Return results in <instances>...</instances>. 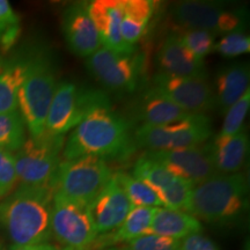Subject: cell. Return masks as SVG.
Listing matches in <instances>:
<instances>
[{
    "instance_id": "23",
    "label": "cell",
    "mask_w": 250,
    "mask_h": 250,
    "mask_svg": "<svg viewBox=\"0 0 250 250\" xmlns=\"http://www.w3.org/2000/svg\"><path fill=\"white\" fill-rule=\"evenodd\" d=\"M27 72V58L4 62L0 70V114L18 110L19 90Z\"/></svg>"
},
{
    "instance_id": "37",
    "label": "cell",
    "mask_w": 250,
    "mask_h": 250,
    "mask_svg": "<svg viewBox=\"0 0 250 250\" xmlns=\"http://www.w3.org/2000/svg\"><path fill=\"white\" fill-rule=\"evenodd\" d=\"M1 36H2V31L0 29V41H1Z\"/></svg>"
},
{
    "instance_id": "21",
    "label": "cell",
    "mask_w": 250,
    "mask_h": 250,
    "mask_svg": "<svg viewBox=\"0 0 250 250\" xmlns=\"http://www.w3.org/2000/svg\"><path fill=\"white\" fill-rule=\"evenodd\" d=\"M156 208H132L125 218L123 224L117 229L107 233V235L98 236L92 247L100 246L101 248L127 243L136 237L148 234L149 225Z\"/></svg>"
},
{
    "instance_id": "3",
    "label": "cell",
    "mask_w": 250,
    "mask_h": 250,
    "mask_svg": "<svg viewBox=\"0 0 250 250\" xmlns=\"http://www.w3.org/2000/svg\"><path fill=\"white\" fill-rule=\"evenodd\" d=\"M247 195L245 174H217L193 187L188 213L206 223L228 224L247 210Z\"/></svg>"
},
{
    "instance_id": "9",
    "label": "cell",
    "mask_w": 250,
    "mask_h": 250,
    "mask_svg": "<svg viewBox=\"0 0 250 250\" xmlns=\"http://www.w3.org/2000/svg\"><path fill=\"white\" fill-rule=\"evenodd\" d=\"M89 73L105 88L133 92L143 74L144 59L136 52H116L100 48L87 58Z\"/></svg>"
},
{
    "instance_id": "14",
    "label": "cell",
    "mask_w": 250,
    "mask_h": 250,
    "mask_svg": "<svg viewBox=\"0 0 250 250\" xmlns=\"http://www.w3.org/2000/svg\"><path fill=\"white\" fill-rule=\"evenodd\" d=\"M132 208L118 182L116 175L112 174L105 187L100 192L92 206V214L98 234H107L117 229Z\"/></svg>"
},
{
    "instance_id": "20",
    "label": "cell",
    "mask_w": 250,
    "mask_h": 250,
    "mask_svg": "<svg viewBox=\"0 0 250 250\" xmlns=\"http://www.w3.org/2000/svg\"><path fill=\"white\" fill-rule=\"evenodd\" d=\"M249 66L245 62L229 65L219 72L215 103L221 111L226 112L249 89Z\"/></svg>"
},
{
    "instance_id": "34",
    "label": "cell",
    "mask_w": 250,
    "mask_h": 250,
    "mask_svg": "<svg viewBox=\"0 0 250 250\" xmlns=\"http://www.w3.org/2000/svg\"><path fill=\"white\" fill-rule=\"evenodd\" d=\"M20 27V18L13 11L7 0H0V29L6 30Z\"/></svg>"
},
{
    "instance_id": "4",
    "label": "cell",
    "mask_w": 250,
    "mask_h": 250,
    "mask_svg": "<svg viewBox=\"0 0 250 250\" xmlns=\"http://www.w3.org/2000/svg\"><path fill=\"white\" fill-rule=\"evenodd\" d=\"M56 70L48 54L37 51L27 57V72L19 90V108L30 137L45 132L50 103L57 87Z\"/></svg>"
},
{
    "instance_id": "18",
    "label": "cell",
    "mask_w": 250,
    "mask_h": 250,
    "mask_svg": "<svg viewBox=\"0 0 250 250\" xmlns=\"http://www.w3.org/2000/svg\"><path fill=\"white\" fill-rule=\"evenodd\" d=\"M202 224L191 214L183 211L156 208L149 225L148 234L181 240L202 232Z\"/></svg>"
},
{
    "instance_id": "33",
    "label": "cell",
    "mask_w": 250,
    "mask_h": 250,
    "mask_svg": "<svg viewBox=\"0 0 250 250\" xmlns=\"http://www.w3.org/2000/svg\"><path fill=\"white\" fill-rule=\"evenodd\" d=\"M181 250H219V247L210 237L196 233L181 241Z\"/></svg>"
},
{
    "instance_id": "7",
    "label": "cell",
    "mask_w": 250,
    "mask_h": 250,
    "mask_svg": "<svg viewBox=\"0 0 250 250\" xmlns=\"http://www.w3.org/2000/svg\"><path fill=\"white\" fill-rule=\"evenodd\" d=\"M64 136L49 132L30 137L14 154L18 180L23 186H52L61 165Z\"/></svg>"
},
{
    "instance_id": "26",
    "label": "cell",
    "mask_w": 250,
    "mask_h": 250,
    "mask_svg": "<svg viewBox=\"0 0 250 250\" xmlns=\"http://www.w3.org/2000/svg\"><path fill=\"white\" fill-rule=\"evenodd\" d=\"M26 142V125L20 111L0 114V148L17 152Z\"/></svg>"
},
{
    "instance_id": "17",
    "label": "cell",
    "mask_w": 250,
    "mask_h": 250,
    "mask_svg": "<svg viewBox=\"0 0 250 250\" xmlns=\"http://www.w3.org/2000/svg\"><path fill=\"white\" fill-rule=\"evenodd\" d=\"M208 147L217 173L235 174L245 166L249 152V137L245 129L233 136L218 134Z\"/></svg>"
},
{
    "instance_id": "25",
    "label": "cell",
    "mask_w": 250,
    "mask_h": 250,
    "mask_svg": "<svg viewBox=\"0 0 250 250\" xmlns=\"http://www.w3.org/2000/svg\"><path fill=\"white\" fill-rule=\"evenodd\" d=\"M132 173L133 177L147 184L158 195L159 199L167 195L180 180L179 176H175L167 168L146 154L137 159Z\"/></svg>"
},
{
    "instance_id": "22",
    "label": "cell",
    "mask_w": 250,
    "mask_h": 250,
    "mask_svg": "<svg viewBox=\"0 0 250 250\" xmlns=\"http://www.w3.org/2000/svg\"><path fill=\"white\" fill-rule=\"evenodd\" d=\"M154 2L151 0H122L121 33L124 42L134 46L146 33Z\"/></svg>"
},
{
    "instance_id": "38",
    "label": "cell",
    "mask_w": 250,
    "mask_h": 250,
    "mask_svg": "<svg viewBox=\"0 0 250 250\" xmlns=\"http://www.w3.org/2000/svg\"><path fill=\"white\" fill-rule=\"evenodd\" d=\"M112 250H115V249H112Z\"/></svg>"
},
{
    "instance_id": "5",
    "label": "cell",
    "mask_w": 250,
    "mask_h": 250,
    "mask_svg": "<svg viewBox=\"0 0 250 250\" xmlns=\"http://www.w3.org/2000/svg\"><path fill=\"white\" fill-rule=\"evenodd\" d=\"M111 176L112 171L107 162L99 156L85 155L64 160L55 176V195L92 208Z\"/></svg>"
},
{
    "instance_id": "15",
    "label": "cell",
    "mask_w": 250,
    "mask_h": 250,
    "mask_svg": "<svg viewBox=\"0 0 250 250\" xmlns=\"http://www.w3.org/2000/svg\"><path fill=\"white\" fill-rule=\"evenodd\" d=\"M87 9L103 48L116 52L134 51V46L126 44L122 37V0H94L87 2Z\"/></svg>"
},
{
    "instance_id": "27",
    "label": "cell",
    "mask_w": 250,
    "mask_h": 250,
    "mask_svg": "<svg viewBox=\"0 0 250 250\" xmlns=\"http://www.w3.org/2000/svg\"><path fill=\"white\" fill-rule=\"evenodd\" d=\"M115 175L132 208H164L158 195L147 184L126 173L118 171Z\"/></svg>"
},
{
    "instance_id": "35",
    "label": "cell",
    "mask_w": 250,
    "mask_h": 250,
    "mask_svg": "<svg viewBox=\"0 0 250 250\" xmlns=\"http://www.w3.org/2000/svg\"><path fill=\"white\" fill-rule=\"evenodd\" d=\"M9 250H64V249L50 245L48 242H44V243H37V245H28V246H12Z\"/></svg>"
},
{
    "instance_id": "11",
    "label": "cell",
    "mask_w": 250,
    "mask_h": 250,
    "mask_svg": "<svg viewBox=\"0 0 250 250\" xmlns=\"http://www.w3.org/2000/svg\"><path fill=\"white\" fill-rule=\"evenodd\" d=\"M152 88L189 114H203L215 105L214 93L205 78L159 73L153 78Z\"/></svg>"
},
{
    "instance_id": "36",
    "label": "cell",
    "mask_w": 250,
    "mask_h": 250,
    "mask_svg": "<svg viewBox=\"0 0 250 250\" xmlns=\"http://www.w3.org/2000/svg\"><path fill=\"white\" fill-rule=\"evenodd\" d=\"M2 65H4V61H2V59H1V57H0V70H1Z\"/></svg>"
},
{
    "instance_id": "32",
    "label": "cell",
    "mask_w": 250,
    "mask_h": 250,
    "mask_svg": "<svg viewBox=\"0 0 250 250\" xmlns=\"http://www.w3.org/2000/svg\"><path fill=\"white\" fill-rule=\"evenodd\" d=\"M18 181L14 154L0 148V197L8 195Z\"/></svg>"
},
{
    "instance_id": "24",
    "label": "cell",
    "mask_w": 250,
    "mask_h": 250,
    "mask_svg": "<svg viewBox=\"0 0 250 250\" xmlns=\"http://www.w3.org/2000/svg\"><path fill=\"white\" fill-rule=\"evenodd\" d=\"M189 112L174 104L161 94L151 88L144 96L140 105V116L145 123L155 126L171 125L186 118Z\"/></svg>"
},
{
    "instance_id": "30",
    "label": "cell",
    "mask_w": 250,
    "mask_h": 250,
    "mask_svg": "<svg viewBox=\"0 0 250 250\" xmlns=\"http://www.w3.org/2000/svg\"><path fill=\"white\" fill-rule=\"evenodd\" d=\"M249 35H247L242 29H236L226 34L218 43H215L214 46V51L225 57H237V56L249 52Z\"/></svg>"
},
{
    "instance_id": "12",
    "label": "cell",
    "mask_w": 250,
    "mask_h": 250,
    "mask_svg": "<svg viewBox=\"0 0 250 250\" xmlns=\"http://www.w3.org/2000/svg\"><path fill=\"white\" fill-rule=\"evenodd\" d=\"M145 154L161 164L175 176L190 181L195 186L218 174L212 162L208 145L165 151H147Z\"/></svg>"
},
{
    "instance_id": "31",
    "label": "cell",
    "mask_w": 250,
    "mask_h": 250,
    "mask_svg": "<svg viewBox=\"0 0 250 250\" xmlns=\"http://www.w3.org/2000/svg\"><path fill=\"white\" fill-rule=\"evenodd\" d=\"M121 250H181V241L156 234L138 236Z\"/></svg>"
},
{
    "instance_id": "2",
    "label": "cell",
    "mask_w": 250,
    "mask_h": 250,
    "mask_svg": "<svg viewBox=\"0 0 250 250\" xmlns=\"http://www.w3.org/2000/svg\"><path fill=\"white\" fill-rule=\"evenodd\" d=\"M132 151L131 125L108 104L94 109L74 127L62 156L64 160L85 155L116 159L125 158Z\"/></svg>"
},
{
    "instance_id": "28",
    "label": "cell",
    "mask_w": 250,
    "mask_h": 250,
    "mask_svg": "<svg viewBox=\"0 0 250 250\" xmlns=\"http://www.w3.org/2000/svg\"><path fill=\"white\" fill-rule=\"evenodd\" d=\"M173 34L177 36L188 51L199 61H204L206 56L214 51L215 36L208 31L177 27Z\"/></svg>"
},
{
    "instance_id": "8",
    "label": "cell",
    "mask_w": 250,
    "mask_h": 250,
    "mask_svg": "<svg viewBox=\"0 0 250 250\" xmlns=\"http://www.w3.org/2000/svg\"><path fill=\"white\" fill-rule=\"evenodd\" d=\"M51 236L64 250H88L99 234L92 208L54 195L51 208Z\"/></svg>"
},
{
    "instance_id": "29",
    "label": "cell",
    "mask_w": 250,
    "mask_h": 250,
    "mask_svg": "<svg viewBox=\"0 0 250 250\" xmlns=\"http://www.w3.org/2000/svg\"><path fill=\"white\" fill-rule=\"evenodd\" d=\"M250 108V89L243 94L237 101L234 103L233 105H230L228 108V110L225 112L226 116H225L223 127L219 134H223V136H233V134L239 133L240 131H242L243 123L247 117Z\"/></svg>"
},
{
    "instance_id": "1",
    "label": "cell",
    "mask_w": 250,
    "mask_h": 250,
    "mask_svg": "<svg viewBox=\"0 0 250 250\" xmlns=\"http://www.w3.org/2000/svg\"><path fill=\"white\" fill-rule=\"evenodd\" d=\"M52 186L20 187L0 202V226L13 246L48 242L51 237Z\"/></svg>"
},
{
    "instance_id": "6",
    "label": "cell",
    "mask_w": 250,
    "mask_h": 250,
    "mask_svg": "<svg viewBox=\"0 0 250 250\" xmlns=\"http://www.w3.org/2000/svg\"><path fill=\"white\" fill-rule=\"evenodd\" d=\"M110 104L103 90L85 88L72 81H62L56 87L45 122L46 132L64 136L73 130L94 109Z\"/></svg>"
},
{
    "instance_id": "13",
    "label": "cell",
    "mask_w": 250,
    "mask_h": 250,
    "mask_svg": "<svg viewBox=\"0 0 250 250\" xmlns=\"http://www.w3.org/2000/svg\"><path fill=\"white\" fill-rule=\"evenodd\" d=\"M62 28L68 48L77 56L88 58L101 48L87 2H74L67 6L62 17Z\"/></svg>"
},
{
    "instance_id": "16",
    "label": "cell",
    "mask_w": 250,
    "mask_h": 250,
    "mask_svg": "<svg viewBox=\"0 0 250 250\" xmlns=\"http://www.w3.org/2000/svg\"><path fill=\"white\" fill-rule=\"evenodd\" d=\"M160 73L171 77L205 78L204 61L189 52L175 34L164 41L158 51Z\"/></svg>"
},
{
    "instance_id": "10",
    "label": "cell",
    "mask_w": 250,
    "mask_h": 250,
    "mask_svg": "<svg viewBox=\"0 0 250 250\" xmlns=\"http://www.w3.org/2000/svg\"><path fill=\"white\" fill-rule=\"evenodd\" d=\"M173 17L181 28L226 34L241 29L242 19L235 11H229L218 2L189 0L174 6Z\"/></svg>"
},
{
    "instance_id": "19",
    "label": "cell",
    "mask_w": 250,
    "mask_h": 250,
    "mask_svg": "<svg viewBox=\"0 0 250 250\" xmlns=\"http://www.w3.org/2000/svg\"><path fill=\"white\" fill-rule=\"evenodd\" d=\"M211 120L204 114H189L184 120L168 125V149L201 146L211 137Z\"/></svg>"
}]
</instances>
